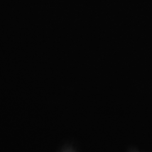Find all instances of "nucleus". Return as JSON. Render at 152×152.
<instances>
[]
</instances>
